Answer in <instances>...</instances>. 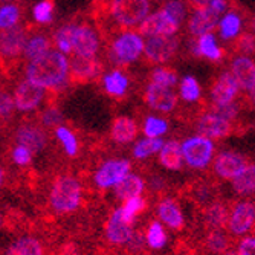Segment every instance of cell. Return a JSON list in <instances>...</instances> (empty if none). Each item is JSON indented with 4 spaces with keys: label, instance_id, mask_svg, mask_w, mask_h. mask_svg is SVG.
<instances>
[{
    "label": "cell",
    "instance_id": "obj_52",
    "mask_svg": "<svg viewBox=\"0 0 255 255\" xmlns=\"http://www.w3.org/2000/svg\"><path fill=\"white\" fill-rule=\"evenodd\" d=\"M255 49V40L252 35L246 34V35H242L237 41V51H240L242 54H251L254 52Z\"/></svg>",
    "mask_w": 255,
    "mask_h": 255
},
{
    "label": "cell",
    "instance_id": "obj_25",
    "mask_svg": "<svg viewBox=\"0 0 255 255\" xmlns=\"http://www.w3.org/2000/svg\"><path fill=\"white\" fill-rule=\"evenodd\" d=\"M159 162L168 171H180L185 164L182 144L179 141H173V139L165 142L162 150L159 151Z\"/></svg>",
    "mask_w": 255,
    "mask_h": 255
},
{
    "label": "cell",
    "instance_id": "obj_26",
    "mask_svg": "<svg viewBox=\"0 0 255 255\" xmlns=\"http://www.w3.org/2000/svg\"><path fill=\"white\" fill-rule=\"evenodd\" d=\"M231 71H233V75L239 81L240 87L245 90H249L255 83V63L246 55L234 58Z\"/></svg>",
    "mask_w": 255,
    "mask_h": 255
},
{
    "label": "cell",
    "instance_id": "obj_33",
    "mask_svg": "<svg viewBox=\"0 0 255 255\" xmlns=\"http://www.w3.org/2000/svg\"><path fill=\"white\" fill-rule=\"evenodd\" d=\"M194 52L197 55H203L210 60H214V61L222 58V49L217 46L213 34H205V35L199 37L197 44H194Z\"/></svg>",
    "mask_w": 255,
    "mask_h": 255
},
{
    "label": "cell",
    "instance_id": "obj_32",
    "mask_svg": "<svg viewBox=\"0 0 255 255\" xmlns=\"http://www.w3.org/2000/svg\"><path fill=\"white\" fill-rule=\"evenodd\" d=\"M103 83L106 92L112 97H123L128 87V78L121 71H112L106 74Z\"/></svg>",
    "mask_w": 255,
    "mask_h": 255
},
{
    "label": "cell",
    "instance_id": "obj_17",
    "mask_svg": "<svg viewBox=\"0 0 255 255\" xmlns=\"http://www.w3.org/2000/svg\"><path fill=\"white\" fill-rule=\"evenodd\" d=\"M28 43L26 32L21 26L15 25L8 29H0V52L5 57L14 58L25 52Z\"/></svg>",
    "mask_w": 255,
    "mask_h": 255
},
{
    "label": "cell",
    "instance_id": "obj_56",
    "mask_svg": "<svg viewBox=\"0 0 255 255\" xmlns=\"http://www.w3.org/2000/svg\"><path fill=\"white\" fill-rule=\"evenodd\" d=\"M190 3H191L196 9H199V8L208 6V3H210V0H190Z\"/></svg>",
    "mask_w": 255,
    "mask_h": 255
},
{
    "label": "cell",
    "instance_id": "obj_38",
    "mask_svg": "<svg viewBox=\"0 0 255 255\" xmlns=\"http://www.w3.org/2000/svg\"><path fill=\"white\" fill-rule=\"evenodd\" d=\"M180 97L187 103H194L200 98V86L194 77L191 75L183 77L180 83Z\"/></svg>",
    "mask_w": 255,
    "mask_h": 255
},
{
    "label": "cell",
    "instance_id": "obj_13",
    "mask_svg": "<svg viewBox=\"0 0 255 255\" xmlns=\"http://www.w3.org/2000/svg\"><path fill=\"white\" fill-rule=\"evenodd\" d=\"M44 97V87L34 84L29 80L21 81L14 94V101H15V107L20 112H31L35 110Z\"/></svg>",
    "mask_w": 255,
    "mask_h": 255
},
{
    "label": "cell",
    "instance_id": "obj_10",
    "mask_svg": "<svg viewBox=\"0 0 255 255\" xmlns=\"http://www.w3.org/2000/svg\"><path fill=\"white\" fill-rule=\"evenodd\" d=\"M72 52L83 57H95L100 51V38L97 32L89 26L71 25Z\"/></svg>",
    "mask_w": 255,
    "mask_h": 255
},
{
    "label": "cell",
    "instance_id": "obj_53",
    "mask_svg": "<svg viewBox=\"0 0 255 255\" xmlns=\"http://www.w3.org/2000/svg\"><path fill=\"white\" fill-rule=\"evenodd\" d=\"M208 8H210L211 11H214L216 14L222 15L226 9V0H210Z\"/></svg>",
    "mask_w": 255,
    "mask_h": 255
},
{
    "label": "cell",
    "instance_id": "obj_27",
    "mask_svg": "<svg viewBox=\"0 0 255 255\" xmlns=\"http://www.w3.org/2000/svg\"><path fill=\"white\" fill-rule=\"evenodd\" d=\"M5 255H44V248L37 237L21 236L6 248Z\"/></svg>",
    "mask_w": 255,
    "mask_h": 255
},
{
    "label": "cell",
    "instance_id": "obj_11",
    "mask_svg": "<svg viewBox=\"0 0 255 255\" xmlns=\"http://www.w3.org/2000/svg\"><path fill=\"white\" fill-rule=\"evenodd\" d=\"M179 48V40L173 35H157L148 37L145 41V57L151 63H165L176 54Z\"/></svg>",
    "mask_w": 255,
    "mask_h": 255
},
{
    "label": "cell",
    "instance_id": "obj_58",
    "mask_svg": "<svg viewBox=\"0 0 255 255\" xmlns=\"http://www.w3.org/2000/svg\"><path fill=\"white\" fill-rule=\"evenodd\" d=\"M248 92H249V100H251V103L255 104V83L252 84V87Z\"/></svg>",
    "mask_w": 255,
    "mask_h": 255
},
{
    "label": "cell",
    "instance_id": "obj_16",
    "mask_svg": "<svg viewBox=\"0 0 255 255\" xmlns=\"http://www.w3.org/2000/svg\"><path fill=\"white\" fill-rule=\"evenodd\" d=\"M145 101L151 109L168 113L174 110L177 104V97L173 92V87H165L151 81L145 90Z\"/></svg>",
    "mask_w": 255,
    "mask_h": 255
},
{
    "label": "cell",
    "instance_id": "obj_6",
    "mask_svg": "<svg viewBox=\"0 0 255 255\" xmlns=\"http://www.w3.org/2000/svg\"><path fill=\"white\" fill-rule=\"evenodd\" d=\"M131 171V162L128 159H109L94 173V185L98 190H113Z\"/></svg>",
    "mask_w": 255,
    "mask_h": 255
},
{
    "label": "cell",
    "instance_id": "obj_49",
    "mask_svg": "<svg viewBox=\"0 0 255 255\" xmlns=\"http://www.w3.org/2000/svg\"><path fill=\"white\" fill-rule=\"evenodd\" d=\"M147 246V240H145V233H141V231H134V234L131 237V240L127 243V249L133 254H139L142 252Z\"/></svg>",
    "mask_w": 255,
    "mask_h": 255
},
{
    "label": "cell",
    "instance_id": "obj_62",
    "mask_svg": "<svg viewBox=\"0 0 255 255\" xmlns=\"http://www.w3.org/2000/svg\"><path fill=\"white\" fill-rule=\"evenodd\" d=\"M0 2H9V0H0Z\"/></svg>",
    "mask_w": 255,
    "mask_h": 255
},
{
    "label": "cell",
    "instance_id": "obj_45",
    "mask_svg": "<svg viewBox=\"0 0 255 255\" xmlns=\"http://www.w3.org/2000/svg\"><path fill=\"white\" fill-rule=\"evenodd\" d=\"M32 156H34V153L29 148L18 145V144L11 151V159L17 167H28L32 162Z\"/></svg>",
    "mask_w": 255,
    "mask_h": 255
},
{
    "label": "cell",
    "instance_id": "obj_15",
    "mask_svg": "<svg viewBox=\"0 0 255 255\" xmlns=\"http://www.w3.org/2000/svg\"><path fill=\"white\" fill-rule=\"evenodd\" d=\"M156 216L167 228L173 231H182L185 228V214L180 205L173 197H162L156 205Z\"/></svg>",
    "mask_w": 255,
    "mask_h": 255
},
{
    "label": "cell",
    "instance_id": "obj_57",
    "mask_svg": "<svg viewBox=\"0 0 255 255\" xmlns=\"http://www.w3.org/2000/svg\"><path fill=\"white\" fill-rule=\"evenodd\" d=\"M5 180H6V170L2 164H0V188L5 185Z\"/></svg>",
    "mask_w": 255,
    "mask_h": 255
},
{
    "label": "cell",
    "instance_id": "obj_34",
    "mask_svg": "<svg viewBox=\"0 0 255 255\" xmlns=\"http://www.w3.org/2000/svg\"><path fill=\"white\" fill-rule=\"evenodd\" d=\"M51 51V40L44 35H34L28 40L26 48H25V57L32 61L43 55H46Z\"/></svg>",
    "mask_w": 255,
    "mask_h": 255
},
{
    "label": "cell",
    "instance_id": "obj_50",
    "mask_svg": "<svg viewBox=\"0 0 255 255\" xmlns=\"http://www.w3.org/2000/svg\"><path fill=\"white\" fill-rule=\"evenodd\" d=\"M239 255H255V236H245L237 242Z\"/></svg>",
    "mask_w": 255,
    "mask_h": 255
},
{
    "label": "cell",
    "instance_id": "obj_28",
    "mask_svg": "<svg viewBox=\"0 0 255 255\" xmlns=\"http://www.w3.org/2000/svg\"><path fill=\"white\" fill-rule=\"evenodd\" d=\"M205 248L211 255H223L231 249V234L225 229L206 231Z\"/></svg>",
    "mask_w": 255,
    "mask_h": 255
},
{
    "label": "cell",
    "instance_id": "obj_43",
    "mask_svg": "<svg viewBox=\"0 0 255 255\" xmlns=\"http://www.w3.org/2000/svg\"><path fill=\"white\" fill-rule=\"evenodd\" d=\"M193 197H194V200H196L199 205H202L203 208L208 206V205L213 203V202L216 200V199H214V190H213L211 185H208V183H200V185H197L196 190H194V193H193Z\"/></svg>",
    "mask_w": 255,
    "mask_h": 255
},
{
    "label": "cell",
    "instance_id": "obj_18",
    "mask_svg": "<svg viewBox=\"0 0 255 255\" xmlns=\"http://www.w3.org/2000/svg\"><path fill=\"white\" fill-rule=\"evenodd\" d=\"M15 141L18 145L26 147L34 154H37L48 145V136H46L43 127L37 124H21L15 131Z\"/></svg>",
    "mask_w": 255,
    "mask_h": 255
},
{
    "label": "cell",
    "instance_id": "obj_24",
    "mask_svg": "<svg viewBox=\"0 0 255 255\" xmlns=\"http://www.w3.org/2000/svg\"><path fill=\"white\" fill-rule=\"evenodd\" d=\"M229 208L220 202V200H214L213 203H210L208 206L203 208V225L206 228V231H213V229H225L228 219H229Z\"/></svg>",
    "mask_w": 255,
    "mask_h": 255
},
{
    "label": "cell",
    "instance_id": "obj_61",
    "mask_svg": "<svg viewBox=\"0 0 255 255\" xmlns=\"http://www.w3.org/2000/svg\"><path fill=\"white\" fill-rule=\"evenodd\" d=\"M2 225H3V216H2V213H0V228H2Z\"/></svg>",
    "mask_w": 255,
    "mask_h": 255
},
{
    "label": "cell",
    "instance_id": "obj_46",
    "mask_svg": "<svg viewBox=\"0 0 255 255\" xmlns=\"http://www.w3.org/2000/svg\"><path fill=\"white\" fill-rule=\"evenodd\" d=\"M15 101L14 98L6 94V92L3 90H0V120H8L12 117V113L15 110Z\"/></svg>",
    "mask_w": 255,
    "mask_h": 255
},
{
    "label": "cell",
    "instance_id": "obj_20",
    "mask_svg": "<svg viewBox=\"0 0 255 255\" xmlns=\"http://www.w3.org/2000/svg\"><path fill=\"white\" fill-rule=\"evenodd\" d=\"M101 74V64L95 57L75 55L71 61V81L86 83Z\"/></svg>",
    "mask_w": 255,
    "mask_h": 255
},
{
    "label": "cell",
    "instance_id": "obj_3",
    "mask_svg": "<svg viewBox=\"0 0 255 255\" xmlns=\"http://www.w3.org/2000/svg\"><path fill=\"white\" fill-rule=\"evenodd\" d=\"M150 0H112L110 15L123 28H133L150 15Z\"/></svg>",
    "mask_w": 255,
    "mask_h": 255
},
{
    "label": "cell",
    "instance_id": "obj_23",
    "mask_svg": "<svg viewBox=\"0 0 255 255\" xmlns=\"http://www.w3.org/2000/svg\"><path fill=\"white\" fill-rule=\"evenodd\" d=\"M137 136V124L130 117H118L115 118L110 127V137L117 144H130Z\"/></svg>",
    "mask_w": 255,
    "mask_h": 255
},
{
    "label": "cell",
    "instance_id": "obj_55",
    "mask_svg": "<svg viewBox=\"0 0 255 255\" xmlns=\"http://www.w3.org/2000/svg\"><path fill=\"white\" fill-rule=\"evenodd\" d=\"M61 255H78V252H77V249H75L74 243H67L66 246H63V249H61Z\"/></svg>",
    "mask_w": 255,
    "mask_h": 255
},
{
    "label": "cell",
    "instance_id": "obj_60",
    "mask_svg": "<svg viewBox=\"0 0 255 255\" xmlns=\"http://www.w3.org/2000/svg\"><path fill=\"white\" fill-rule=\"evenodd\" d=\"M223 255H239V252H237V249H229V251H226Z\"/></svg>",
    "mask_w": 255,
    "mask_h": 255
},
{
    "label": "cell",
    "instance_id": "obj_35",
    "mask_svg": "<svg viewBox=\"0 0 255 255\" xmlns=\"http://www.w3.org/2000/svg\"><path fill=\"white\" fill-rule=\"evenodd\" d=\"M55 136L58 139V142L63 145L64 153L69 157H75L78 154L80 144H78V139H77L75 133L71 128H67L64 126H58V127H55Z\"/></svg>",
    "mask_w": 255,
    "mask_h": 255
},
{
    "label": "cell",
    "instance_id": "obj_42",
    "mask_svg": "<svg viewBox=\"0 0 255 255\" xmlns=\"http://www.w3.org/2000/svg\"><path fill=\"white\" fill-rule=\"evenodd\" d=\"M20 18V9L15 5H8L0 9V29H8L17 25Z\"/></svg>",
    "mask_w": 255,
    "mask_h": 255
},
{
    "label": "cell",
    "instance_id": "obj_9",
    "mask_svg": "<svg viewBox=\"0 0 255 255\" xmlns=\"http://www.w3.org/2000/svg\"><path fill=\"white\" fill-rule=\"evenodd\" d=\"M179 26H180L179 21H176L165 9H160L154 14H150L139 25V32L145 37L174 35L179 31Z\"/></svg>",
    "mask_w": 255,
    "mask_h": 255
},
{
    "label": "cell",
    "instance_id": "obj_41",
    "mask_svg": "<svg viewBox=\"0 0 255 255\" xmlns=\"http://www.w3.org/2000/svg\"><path fill=\"white\" fill-rule=\"evenodd\" d=\"M151 81L165 87H173L177 83V75L174 71H170L167 67H156L151 72Z\"/></svg>",
    "mask_w": 255,
    "mask_h": 255
},
{
    "label": "cell",
    "instance_id": "obj_39",
    "mask_svg": "<svg viewBox=\"0 0 255 255\" xmlns=\"http://www.w3.org/2000/svg\"><path fill=\"white\" fill-rule=\"evenodd\" d=\"M142 130L147 137H162L168 131V123L159 117H147Z\"/></svg>",
    "mask_w": 255,
    "mask_h": 255
},
{
    "label": "cell",
    "instance_id": "obj_40",
    "mask_svg": "<svg viewBox=\"0 0 255 255\" xmlns=\"http://www.w3.org/2000/svg\"><path fill=\"white\" fill-rule=\"evenodd\" d=\"M54 43L57 49L63 54H71L72 52V41H71V25L61 26L55 34H54Z\"/></svg>",
    "mask_w": 255,
    "mask_h": 255
},
{
    "label": "cell",
    "instance_id": "obj_37",
    "mask_svg": "<svg viewBox=\"0 0 255 255\" xmlns=\"http://www.w3.org/2000/svg\"><path fill=\"white\" fill-rule=\"evenodd\" d=\"M240 26H242V20H240V17L237 14H234V12L226 14L220 21V35H222V38H225V40L234 38L239 34Z\"/></svg>",
    "mask_w": 255,
    "mask_h": 255
},
{
    "label": "cell",
    "instance_id": "obj_2",
    "mask_svg": "<svg viewBox=\"0 0 255 255\" xmlns=\"http://www.w3.org/2000/svg\"><path fill=\"white\" fill-rule=\"evenodd\" d=\"M83 203V185L71 174H60L49 190V206L55 214L67 216L75 213Z\"/></svg>",
    "mask_w": 255,
    "mask_h": 255
},
{
    "label": "cell",
    "instance_id": "obj_21",
    "mask_svg": "<svg viewBox=\"0 0 255 255\" xmlns=\"http://www.w3.org/2000/svg\"><path fill=\"white\" fill-rule=\"evenodd\" d=\"M219 17H220L219 14L211 11L208 6L196 9L194 14L190 18V23H188L190 32L193 35H196V37H202L205 34H211L217 26Z\"/></svg>",
    "mask_w": 255,
    "mask_h": 255
},
{
    "label": "cell",
    "instance_id": "obj_12",
    "mask_svg": "<svg viewBox=\"0 0 255 255\" xmlns=\"http://www.w3.org/2000/svg\"><path fill=\"white\" fill-rule=\"evenodd\" d=\"M246 165V159L242 154L236 151H220L213 162V171L222 180H234Z\"/></svg>",
    "mask_w": 255,
    "mask_h": 255
},
{
    "label": "cell",
    "instance_id": "obj_47",
    "mask_svg": "<svg viewBox=\"0 0 255 255\" xmlns=\"http://www.w3.org/2000/svg\"><path fill=\"white\" fill-rule=\"evenodd\" d=\"M164 9L179 23H182L185 20V17H187V6H185L182 0H168Z\"/></svg>",
    "mask_w": 255,
    "mask_h": 255
},
{
    "label": "cell",
    "instance_id": "obj_4",
    "mask_svg": "<svg viewBox=\"0 0 255 255\" xmlns=\"http://www.w3.org/2000/svg\"><path fill=\"white\" fill-rule=\"evenodd\" d=\"M183 160L193 170H205L214 159V144L213 139H208L202 134L185 139L182 142Z\"/></svg>",
    "mask_w": 255,
    "mask_h": 255
},
{
    "label": "cell",
    "instance_id": "obj_30",
    "mask_svg": "<svg viewBox=\"0 0 255 255\" xmlns=\"http://www.w3.org/2000/svg\"><path fill=\"white\" fill-rule=\"evenodd\" d=\"M145 240H147V248L153 251H160L168 245V234H167L165 225L159 219L151 220L148 223L147 231H145Z\"/></svg>",
    "mask_w": 255,
    "mask_h": 255
},
{
    "label": "cell",
    "instance_id": "obj_31",
    "mask_svg": "<svg viewBox=\"0 0 255 255\" xmlns=\"http://www.w3.org/2000/svg\"><path fill=\"white\" fill-rule=\"evenodd\" d=\"M164 141L160 137H145L137 141L133 147V157L137 160H144L151 157L153 154H157L162 147H164Z\"/></svg>",
    "mask_w": 255,
    "mask_h": 255
},
{
    "label": "cell",
    "instance_id": "obj_5",
    "mask_svg": "<svg viewBox=\"0 0 255 255\" xmlns=\"http://www.w3.org/2000/svg\"><path fill=\"white\" fill-rule=\"evenodd\" d=\"M255 226V203L249 199H242L233 205L226 223V231L233 237H245Z\"/></svg>",
    "mask_w": 255,
    "mask_h": 255
},
{
    "label": "cell",
    "instance_id": "obj_22",
    "mask_svg": "<svg viewBox=\"0 0 255 255\" xmlns=\"http://www.w3.org/2000/svg\"><path fill=\"white\" fill-rule=\"evenodd\" d=\"M147 187V182L136 173H130L126 179H123L117 187L113 188V196L117 200L126 202L133 197L142 196Z\"/></svg>",
    "mask_w": 255,
    "mask_h": 255
},
{
    "label": "cell",
    "instance_id": "obj_14",
    "mask_svg": "<svg viewBox=\"0 0 255 255\" xmlns=\"http://www.w3.org/2000/svg\"><path fill=\"white\" fill-rule=\"evenodd\" d=\"M196 128L199 134L208 137V139H223L231 134V121L222 118L216 112L211 113H203L197 120Z\"/></svg>",
    "mask_w": 255,
    "mask_h": 255
},
{
    "label": "cell",
    "instance_id": "obj_44",
    "mask_svg": "<svg viewBox=\"0 0 255 255\" xmlns=\"http://www.w3.org/2000/svg\"><path fill=\"white\" fill-rule=\"evenodd\" d=\"M54 14V2L52 0H43L34 8V18L38 23H49Z\"/></svg>",
    "mask_w": 255,
    "mask_h": 255
},
{
    "label": "cell",
    "instance_id": "obj_48",
    "mask_svg": "<svg viewBox=\"0 0 255 255\" xmlns=\"http://www.w3.org/2000/svg\"><path fill=\"white\" fill-rule=\"evenodd\" d=\"M61 121H63V115L55 107H49L41 113L43 127H58L61 126Z\"/></svg>",
    "mask_w": 255,
    "mask_h": 255
},
{
    "label": "cell",
    "instance_id": "obj_59",
    "mask_svg": "<svg viewBox=\"0 0 255 255\" xmlns=\"http://www.w3.org/2000/svg\"><path fill=\"white\" fill-rule=\"evenodd\" d=\"M174 255H194L193 252H190V251H187V249H182V251H179L177 254H174Z\"/></svg>",
    "mask_w": 255,
    "mask_h": 255
},
{
    "label": "cell",
    "instance_id": "obj_51",
    "mask_svg": "<svg viewBox=\"0 0 255 255\" xmlns=\"http://www.w3.org/2000/svg\"><path fill=\"white\" fill-rule=\"evenodd\" d=\"M214 112L217 115H220L222 118L231 121L237 117L239 113V106L233 101V103H228V104H220V106H214Z\"/></svg>",
    "mask_w": 255,
    "mask_h": 255
},
{
    "label": "cell",
    "instance_id": "obj_1",
    "mask_svg": "<svg viewBox=\"0 0 255 255\" xmlns=\"http://www.w3.org/2000/svg\"><path fill=\"white\" fill-rule=\"evenodd\" d=\"M69 61L60 51H49L46 55L29 61L26 80L41 87H60L69 74Z\"/></svg>",
    "mask_w": 255,
    "mask_h": 255
},
{
    "label": "cell",
    "instance_id": "obj_8",
    "mask_svg": "<svg viewBox=\"0 0 255 255\" xmlns=\"http://www.w3.org/2000/svg\"><path fill=\"white\" fill-rule=\"evenodd\" d=\"M134 228L131 223L124 220L121 214V208L113 210L109 219L104 223V239L112 246H127L134 234Z\"/></svg>",
    "mask_w": 255,
    "mask_h": 255
},
{
    "label": "cell",
    "instance_id": "obj_36",
    "mask_svg": "<svg viewBox=\"0 0 255 255\" xmlns=\"http://www.w3.org/2000/svg\"><path fill=\"white\" fill-rule=\"evenodd\" d=\"M121 208V214L124 217V220H127L128 223H134L136 219L141 216L145 210H147V200L139 196V197H133V199H128L123 203Z\"/></svg>",
    "mask_w": 255,
    "mask_h": 255
},
{
    "label": "cell",
    "instance_id": "obj_29",
    "mask_svg": "<svg viewBox=\"0 0 255 255\" xmlns=\"http://www.w3.org/2000/svg\"><path fill=\"white\" fill-rule=\"evenodd\" d=\"M233 190L242 199L255 194V164L246 165L245 170L233 180Z\"/></svg>",
    "mask_w": 255,
    "mask_h": 255
},
{
    "label": "cell",
    "instance_id": "obj_54",
    "mask_svg": "<svg viewBox=\"0 0 255 255\" xmlns=\"http://www.w3.org/2000/svg\"><path fill=\"white\" fill-rule=\"evenodd\" d=\"M148 187L153 190V191H162L165 188V180L162 179L160 176H153L150 180H148Z\"/></svg>",
    "mask_w": 255,
    "mask_h": 255
},
{
    "label": "cell",
    "instance_id": "obj_7",
    "mask_svg": "<svg viewBox=\"0 0 255 255\" xmlns=\"http://www.w3.org/2000/svg\"><path fill=\"white\" fill-rule=\"evenodd\" d=\"M145 43L141 34L124 32L115 38L112 43V57L120 64H128L136 61L144 52Z\"/></svg>",
    "mask_w": 255,
    "mask_h": 255
},
{
    "label": "cell",
    "instance_id": "obj_19",
    "mask_svg": "<svg viewBox=\"0 0 255 255\" xmlns=\"http://www.w3.org/2000/svg\"><path fill=\"white\" fill-rule=\"evenodd\" d=\"M239 89H240V84L236 80V77L233 75V72L222 74L216 80V83L211 89V98H213L214 106L233 103L239 94Z\"/></svg>",
    "mask_w": 255,
    "mask_h": 255
}]
</instances>
